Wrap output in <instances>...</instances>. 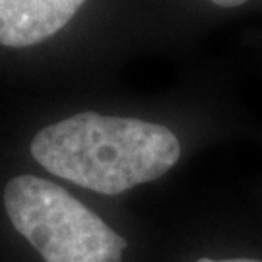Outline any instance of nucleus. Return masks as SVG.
I'll return each instance as SVG.
<instances>
[{
	"mask_svg": "<svg viewBox=\"0 0 262 262\" xmlns=\"http://www.w3.org/2000/svg\"><path fill=\"white\" fill-rule=\"evenodd\" d=\"M29 151L49 173L113 196L165 175L181 144L158 122L84 111L41 128Z\"/></svg>",
	"mask_w": 262,
	"mask_h": 262,
	"instance_id": "1",
	"label": "nucleus"
},
{
	"mask_svg": "<svg viewBox=\"0 0 262 262\" xmlns=\"http://www.w3.org/2000/svg\"><path fill=\"white\" fill-rule=\"evenodd\" d=\"M4 208L14 229L45 262H122L126 241L68 190L47 179H10Z\"/></svg>",
	"mask_w": 262,
	"mask_h": 262,
	"instance_id": "2",
	"label": "nucleus"
},
{
	"mask_svg": "<svg viewBox=\"0 0 262 262\" xmlns=\"http://www.w3.org/2000/svg\"><path fill=\"white\" fill-rule=\"evenodd\" d=\"M85 0H0V45L31 47L47 41L76 16Z\"/></svg>",
	"mask_w": 262,
	"mask_h": 262,
	"instance_id": "3",
	"label": "nucleus"
},
{
	"mask_svg": "<svg viewBox=\"0 0 262 262\" xmlns=\"http://www.w3.org/2000/svg\"><path fill=\"white\" fill-rule=\"evenodd\" d=\"M210 2L215 6H222V8H237V6H243L249 0H210Z\"/></svg>",
	"mask_w": 262,
	"mask_h": 262,
	"instance_id": "4",
	"label": "nucleus"
},
{
	"mask_svg": "<svg viewBox=\"0 0 262 262\" xmlns=\"http://www.w3.org/2000/svg\"><path fill=\"white\" fill-rule=\"evenodd\" d=\"M196 262H262V260H253V258H227V260H212V258H200Z\"/></svg>",
	"mask_w": 262,
	"mask_h": 262,
	"instance_id": "5",
	"label": "nucleus"
}]
</instances>
